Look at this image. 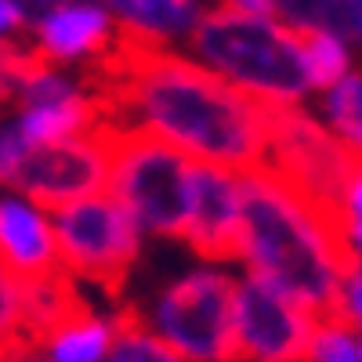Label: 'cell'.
<instances>
[{
	"label": "cell",
	"instance_id": "cell-1",
	"mask_svg": "<svg viewBox=\"0 0 362 362\" xmlns=\"http://www.w3.org/2000/svg\"><path fill=\"white\" fill-rule=\"evenodd\" d=\"M83 87L98 98L109 131L153 134L199 163L254 170L268 156L272 105L170 47L119 37L87 62Z\"/></svg>",
	"mask_w": 362,
	"mask_h": 362
},
{
	"label": "cell",
	"instance_id": "cell-2",
	"mask_svg": "<svg viewBox=\"0 0 362 362\" xmlns=\"http://www.w3.org/2000/svg\"><path fill=\"white\" fill-rule=\"evenodd\" d=\"M250 276L293 297L315 319L334 315L355 268L344 228L315 210L264 163L243 170V257Z\"/></svg>",
	"mask_w": 362,
	"mask_h": 362
},
{
	"label": "cell",
	"instance_id": "cell-3",
	"mask_svg": "<svg viewBox=\"0 0 362 362\" xmlns=\"http://www.w3.org/2000/svg\"><path fill=\"white\" fill-rule=\"evenodd\" d=\"M189 51L199 66L264 105H297L312 90L300 33L279 18L210 8L192 29Z\"/></svg>",
	"mask_w": 362,
	"mask_h": 362
},
{
	"label": "cell",
	"instance_id": "cell-4",
	"mask_svg": "<svg viewBox=\"0 0 362 362\" xmlns=\"http://www.w3.org/2000/svg\"><path fill=\"white\" fill-rule=\"evenodd\" d=\"M109 196L148 235L185 239L192 210V156L138 131H109Z\"/></svg>",
	"mask_w": 362,
	"mask_h": 362
},
{
	"label": "cell",
	"instance_id": "cell-5",
	"mask_svg": "<svg viewBox=\"0 0 362 362\" xmlns=\"http://www.w3.org/2000/svg\"><path fill=\"white\" fill-rule=\"evenodd\" d=\"M235 279L221 268H196L156 293L141 322L189 362L235 358Z\"/></svg>",
	"mask_w": 362,
	"mask_h": 362
},
{
	"label": "cell",
	"instance_id": "cell-6",
	"mask_svg": "<svg viewBox=\"0 0 362 362\" xmlns=\"http://www.w3.org/2000/svg\"><path fill=\"white\" fill-rule=\"evenodd\" d=\"M355 153L322 127L300 105H272L268 124V156L264 167L276 170L290 189H297L315 210L344 228V181L351 174Z\"/></svg>",
	"mask_w": 362,
	"mask_h": 362
},
{
	"label": "cell",
	"instance_id": "cell-7",
	"mask_svg": "<svg viewBox=\"0 0 362 362\" xmlns=\"http://www.w3.org/2000/svg\"><path fill=\"white\" fill-rule=\"evenodd\" d=\"M54 243L62 268L105 293H119L141 250V228L109 192L87 196L51 210Z\"/></svg>",
	"mask_w": 362,
	"mask_h": 362
},
{
	"label": "cell",
	"instance_id": "cell-8",
	"mask_svg": "<svg viewBox=\"0 0 362 362\" xmlns=\"http://www.w3.org/2000/svg\"><path fill=\"white\" fill-rule=\"evenodd\" d=\"M109 160H112V134L102 124L98 131L54 141V145H33L15 177V192H22L40 210H58L66 203L109 192Z\"/></svg>",
	"mask_w": 362,
	"mask_h": 362
},
{
	"label": "cell",
	"instance_id": "cell-9",
	"mask_svg": "<svg viewBox=\"0 0 362 362\" xmlns=\"http://www.w3.org/2000/svg\"><path fill=\"white\" fill-rule=\"evenodd\" d=\"M315 315L272 283L247 276L235 286V358L239 362H276L305 358Z\"/></svg>",
	"mask_w": 362,
	"mask_h": 362
},
{
	"label": "cell",
	"instance_id": "cell-10",
	"mask_svg": "<svg viewBox=\"0 0 362 362\" xmlns=\"http://www.w3.org/2000/svg\"><path fill=\"white\" fill-rule=\"evenodd\" d=\"M185 243L203 261L243 257V170L192 163V210Z\"/></svg>",
	"mask_w": 362,
	"mask_h": 362
},
{
	"label": "cell",
	"instance_id": "cell-11",
	"mask_svg": "<svg viewBox=\"0 0 362 362\" xmlns=\"http://www.w3.org/2000/svg\"><path fill=\"white\" fill-rule=\"evenodd\" d=\"M0 264L15 272L22 283H37L62 272L47 210L29 203L25 196L0 199Z\"/></svg>",
	"mask_w": 362,
	"mask_h": 362
},
{
	"label": "cell",
	"instance_id": "cell-12",
	"mask_svg": "<svg viewBox=\"0 0 362 362\" xmlns=\"http://www.w3.org/2000/svg\"><path fill=\"white\" fill-rule=\"evenodd\" d=\"M37 33V54L51 66H66V62H95L116 44V29L112 15L87 0V4H73L66 11H54L40 25H33Z\"/></svg>",
	"mask_w": 362,
	"mask_h": 362
},
{
	"label": "cell",
	"instance_id": "cell-13",
	"mask_svg": "<svg viewBox=\"0 0 362 362\" xmlns=\"http://www.w3.org/2000/svg\"><path fill=\"white\" fill-rule=\"evenodd\" d=\"M112 22L119 25V37L167 47L181 37H192V29L203 18L199 0H102Z\"/></svg>",
	"mask_w": 362,
	"mask_h": 362
},
{
	"label": "cell",
	"instance_id": "cell-14",
	"mask_svg": "<svg viewBox=\"0 0 362 362\" xmlns=\"http://www.w3.org/2000/svg\"><path fill=\"white\" fill-rule=\"evenodd\" d=\"M119 326H124V308L102 315L83 300L73 315H66L40 341V348L51 362H109Z\"/></svg>",
	"mask_w": 362,
	"mask_h": 362
},
{
	"label": "cell",
	"instance_id": "cell-15",
	"mask_svg": "<svg viewBox=\"0 0 362 362\" xmlns=\"http://www.w3.org/2000/svg\"><path fill=\"white\" fill-rule=\"evenodd\" d=\"M15 124L29 138V145H54V141H69V138L98 131L105 124V116H102L98 98L83 87L80 95H69V98L25 105Z\"/></svg>",
	"mask_w": 362,
	"mask_h": 362
},
{
	"label": "cell",
	"instance_id": "cell-16",
	"mask_svg": "<svg viewBox=\"0 0 362 362\" xmlns=\"http://www.w3.org/2000/svg\"><path fill=\"white\" fill-rule=\"evenodd\" d=\"M276 18L297 33H334L351 40V0H276Z\"/></svg>",
	"mask_w": 362,
	"mask_h": 362
},
{
	"label": "cell",
	"instance_id": "cell-17",
	"mask_svg": "<svg viewBox=\"0 0 362 362\" xmlns=\"http://www.w3.org/2000/svg\"><path fill=\"white\" fill-rule=\"evenodd\" d=\"M326 127L334 131L355 156H362V73H348L322 95Z\"/></svg>",
	"mask_w": 362,
	"mask_h": 362
},
{
	"label": "cell",
	"instance_id": "cell-18",
	"mask_svg": "<svg viewBox=\"0 0 362 362\" xmlns=\"http://www.w3.org/2000/svg\"><path fill=\"white\" fill-rule=\"evenodd\" d=\"M300 54H305V69L315 90H326L341 83L351 69V54H348V40L334 37V33H300Z\"/></svg>",
	"mask_w": 362,
	"mask_h": 362
},
{
	"label": "cell",
	"instance_id": "cell-19",
	"mask_svg": "<svg viewBox=\"0 0 362 362\" xmlns=\"http://www.w3.org/2000/svg\"><path fill=\"white\" fill-rule=\"evenodd\" d=\"M109 362H189L181 358L167 341H160L138 315V308H124V326L112 344Z\"/></svg>",
	"mask_w": 362,
	"mask_h": 362
},
{
	"label": "cell",
	"instance_id": "cell-20",
	"mask_svg": "<svg viewBox=\"0 0 362 362\" xmlns=\"http://www.w3.org/2000/svg\"><path fill=\"white\" fill-rule=\"evenodd\" d=\"M358 329L344 315H322L315 319L312 341L305 348V362H362L358 355Z\"/></svg>",
	"mask_w": 362,
	"mask_h": 362
},
{
	"label": "cell",
	"instance_id": "cell-21",
	"mask_svg": "<svg viewBox=\"0 0 362 362\" xmlns=\"http://www.w3.org/2000/svg\"><path fill=\"white\" fill-rule=\"evenodd\" d=\"M25 341V283L0 264V344Z\"/></svg>",
	"mask_w": 362,
	"mask_h": 362
},
{
	"label": "cell",
	"instance_id": "cell-22",
	"mask_svg": "<svg viewBox=\"0 0 362 362\" xmlns=\"http://www.w3.org/2000/svg\"><path fill=\"white\" fill-rule=\"evenodd\" d=\"M40 62H44V58L37 54L33 44L22 47V44H11V40H0V105L18 98L22 80L33 73Z\"/></svg>",
	"mask_w": 362,
	"mask_h": 362
},
{
	"label": "cell",
	"instance_id": "cell-23",
	"mask_svg": "<svg viewBox=\"0 0 362 362\" xmlns=\"http://www.w3.org/2000/svg\"><path fill=\"white\" fill-rule=\"evenodd\" d=\"M341 210H344V250H348L351 264L358 268L362 264V156H355L351 174L344 181Z\"/></svg>",
	"mask_w": 362,
	"mask_h": 362
},
{
	"label": "cell",
	"instance_id": "cell-24",
	"mask_svg": "<svg viewBox=\"0 0 362 362\" xmlns=\"http://www.w3.org/2000/svg\"><path fill=\"white\" fill-rule=\"evenodd\" d=\"M29 138L18 131V124H8V127H0V185H15V177L29 156Z\"/></svg>",
	"mask_w": 362,
	"mask_h": 362
},
{
	"label": "cell",
	"instance_id": "cell-25",
	"mask_svg": "<svg viewBox=\"0 0 362 362\" xmlns=\"http://www.w3.org/2000/svg\"><path fill=\"white\" fill-rule=\"evenodd\" d=\"M337 315H344L358 334H362V264L351 268L344 276V286H341V300H337Z\"/></svg>",
	"mask_w": 362,
	"mask_h": 362
},
{
	"label": "cell",
	"instance_id": "cell-26",
	"mask_svg": "<svg viewBox=\"0 0 362 362\" xmlns=\"http://www.w3.org/2000/svg\"><path fill=\"white\" fill-rule=\"evenodd\" d=\"M25 25H40L44 18H51L54 11H66L73 4H87V0H15Z\"/></svg>",
	"mask_w": 362,
	"mask_h": 362
},
{
	"label": "cell",
	"instance_id": "cell-27",
	"mask_svg": "<svg viewBox=\"0 0 362 362\" xmlns=\"http://www.w3.org/2000/svg\"><path fill=\"white\" fill-rule=\"evenodd\" d=\"M218 8L250 15V18H276V0H221Z\"/></svg>",
	"mask_w": 362,
	"mask_h": 362
},
{
	"label": "cell",
	"instance_id": "cell-28",
	"mask_svg": "<svg viewBox=\"0 0 362 362\" xmlns=\"http://www.w3.org/2000/svg\"><path fill=\"white\" fill-rule=\"evenodd\" d=\"M22 25H25V18H22V11H18L15 0H0V40L15 37Z\"/></svg>",
	"mask_w": 362,
	"mask_h": 362
},
{
	"label": "cell",
	"instance_id": "cell-29",
	"mask_svg": "<svg viewBox=\"0 0 362 362\" xmlns=\"http://www.w3.org/2000/svg\"><path fill=\"white\" fill-rule=\"evenodd\" d=\"M351 40L362 44V0H351Z\"/></svg>",
	"mask_w": 362,
	"mask_h": 362
},
{
	"label": "cell",
	"instance_id": "cell-30",
	"mask_svg": "<svg viewBox=\"0 0 362 362\" xmlns=\"http://www.w3.org/2000/svg\"><path fill=\"white\" fill-rule=\"evenodd\" d=\"M276 362H305V358H276Z\"/></svg>",
	"mask_w": 362,
	"mask_h": 362
},
{
	"label": "cell",
	"instance_id": "cell-31",
	"mask_svg": "<svg viewBox=\"0 0 362 362\" xmlns=\"http://www.w3.org/2000/svg\"><path fill=\"white\" fill-rule=\"evenodd\" d=\"M0 362H4V344H0Z\"/></svg>",
	"mask_w": 362,
	"mask_h": 362
},
{
	"label": "cell",
	"instance_id": "cell-32",
	"mask_svg": "<svg viewBox=\"0 0 362 362\" xmlns=\"http://www.w3.org/2000/svg\"><path fill=\"white\" fill-rule=\"evenodd\" d=\"M358 355H362V337H358Z\"/></svg>",
	"mask_w": 362,
	"mask_h": 362
}]
</instances>
